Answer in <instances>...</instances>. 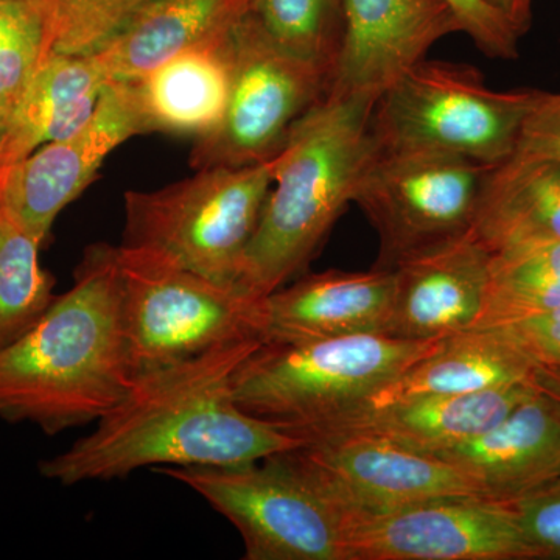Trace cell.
Instances as JSON below:
<instances>
[{"label": "cell", "instance_id": "cell-25", "mask_svg": "<svg viewBox=\"0 0 560 560\" xmlns=\"http://www.w3.org/2000/svg\"><path fill=\"white\" fill-rule=\"evenodd\" d=\"M40 243L0 212V350L51 307L55 280L39 264Z\"/></svg>", "mask_w": 560, "mask_h": 560}, {"label": "cell", "instance_id": "cell-12", "mask_svg": "<svg viewBox=\"0 0 560 560\" xmlns=\"http://www.w3.org/2000/svg\"><path fill=\"white\" fill-rule=\"evenodd\" d=\"M346 560H530L511 504L448 497L355 515Z\"/></svg>", "mask_w": 560, "mask_h": 560}, {"label": "cell", "instance_id": "cell-35", "mask_svg": "<svg viewBox=\"0 0 560 560\" xmlns=\"http://www.w3.org/2000/svg\"><path fill=\"white\" fill-rule=\"evenodd\" d=\"M11 109H13V102L0 101V150L9 130Z\"/></svg>", "mask_w": 560, "mask_h": 560}, {"label": "cell", "instance_id": "cell-14", "mask_svg": "<svg viewBox=\"0 0 560 560\" xmlns=\"http://www.w3.org/2000/svg\"><path fill=\"white\" fill-rule=\"evenodd\" d=\"M345 28L326 97L377 102L427 51L460 32L444 0H342Z\"/></svg>", "mask_w": 560, "mask_h": 560}, {"label": "cell", "instance_id": "cell-4", "mask_svg": "<svg viewBox=\"0 0 560 560\" xmlns=\"http://www.w3.org/2000/svg\"><path fill=\"white\" fill-rule=\"evenodd\" d=\"M442 340L360 334L287 345L261 342L235 371V404L301 438L357 410Z\"/></svg>", "mask_w": 560, "mask_h": 560}, {"label": "cell", "instance_id": "cell-33", "mask_svg": "<svg viewBox=\"0 0 560 560\" xmlns=\"http://www.w3.org/2000/svg\"><path fill=\"white\" fill-rule=\"evenodd\" d=\"M490 9L500 13L518 35L523 36L528 32L530 20H533L534 0H482Z\"/></svg>", "mask_w": 560, "mask_h": 560}, {"label": "cell", "instance_id": "cell-18", "mask_svg": "<svg viewBox=\"0 0 560 560\" xmlns=\"http://www.w3.org/2000/svg\"><path fill=\"white\" fill-rule=\"evenodd\" d=\"M536 389L534 383H522L477 393L397 401L350 412L304 436L319 431L360 430L385 438L408 451L438 456L499 425Z\"/></svg>", "mask_w": 560, "mask_h": 560}, {"label": "cell", "instance_id": "cell-3", "mask_svg": "<svg viewBox=\"0 0 560 560\" xmlns=\"http://www.w3.org/2000/svg\"><path fill=\"white\" fill-rule=\"evenodd\" d=\"M374 105L366 98L324 97L291 128L243 259L242 294L261 300L311 264L375 153Z\"/></svg>", "mask_w": 560, "mask_h": 560}, {"label": "cell", "instance_id": "cell-34", "mask_svg": "<svg viewBox=\"0 0 560 560\" xmlns=\"http://www.w3.org/2000/svg\"><path fill=\"white\" fill-rule=\"evenodd\" d=\"M534 385L537 386L548 396L555 397L560 401V370H551V368H537Z\"/></svg>", "mask_w": 560, "mask_h": 560}, {"label": "cell", "instance_id": "cell-13", "mask_svg": "<svg viewBox=\"0 0 560 560\" xmlns=\"http://www.w3.org/2000/svg\"><path fill=\"white\" fill-rule=\"evenodd\" d=\"M138 135L127 88L109 81L81 130L0 168V212L43 245L61 210L90 187L110 151Z\"/></svg>", "mask_w": 560, "mask_h": 560}, {"label": "cell", "instance_id": "cell-7", "mask_svg": "<svg viewBox=\"0 0 560 560\" xmlns=\"http://www.w3.org/2000/svg\"><path fill=\"white\" fill-rule=\"evenodd\" d=\"M121 326L132 377L259 340V302L173 261L117 246Z\"/></svg>", "mask_w": 560, "mask_h": 560}, {"label": "cell", "instance_id": "cell-9", "mask_svg": "<svg viewBox=\"0 0 560 560\" xmlns=\"http://www.w3.org/2000/svg\"><path fill=\"white\" fill-rule=\"evenodd\" d=\"M230 101L215 130L195 140V171L271 161L320 101L330 72L280 46L254 13L226 40Z\"/></svg>", "mask_w": 560, "mask_h": 560}, {"label": "cell", "instance_id": "cell-15", "mask_svg": "<svg viewBox=\"0 0 560 560\" xmlns=\"http://www.w3.org/2000/svg\"><path fill=\"white\" fill-rule=\"evenodd\" d=\"M490 253L471 231L401 259L385 335L434 341L475 329L485 304Z\"/></svg>", "mask_w": 560, "mask_h": 560}, {"label": "cell", "instance_id": "cell-22", "mask_svg": "<svg viewBox=\"0 0 560 560\" xmlns=\"http://www.w3.org/2000/svg\"><path fill=\"white\" fill-rule=\"evenodd\" d=\"M257 0H156L97 54L109 81L132 80L180 51L213 46L256 9Z\"/></svg>", "mask_w": 560, "mask_h": 560}, {"label": "cell", "instance_id": "cell-31", "mask_svg": "<svg viewBox=\"0 0 560 560\" xmlns=\"http://www.w3.org/2000/svg\"><path fill=\"white\" fill-rule=\"evenodd\" d=\"M493 329L503 331L537 368L560 370V307Z\"/></svg>", "mask_w": 560, "mask_h": 560}, {"label": "cell", "instance_id": "cell-26", "mask_svg": "<svg viewBox=\"0 0 560 560\" xmlns=\"http://www.w3.org/2000/svg\"><path fill=\"white\" fill-rule=\"evenodd\" d=\"M254 16L291 54L329 70L342 38V0H257Z\"/></svg>", "mask_w": 560, "mask_h": 560}, {"label": "cell", "instance_id": "cell-10", "mask_svg": "<svg viewBox=\"0 0 560 560\" xmlns=\"http://www.w3.org/2000/svg\"><path fill=\"white\" fill-rule=\"evenodd\" d=\"M492 165L429 151L375 150L352 200L381 241L374 268L393 270L405 257L469 232Z\"/></svg>", "mask_w": 560, "mask_h": 560}, {"label": "cell", "instance_id": "cell-24", "mask_svg": "<svg viewBox=\"0 0 560 560\" xmlns=\"http://www.w3.org/2000/svg\"><path fill=\"white\" fill-rule=\"evenodd\" d=\"M560 307V243L490 254L488 285L475 329H493Z\"/></svg>", "mask_w": 560, "mask_h": 560}, {"label": "cell", "instance_id": "cell-16", "mask_svg": "<svg viewBox=\"0 0 560 560\" xmlns=\"http://www.w3.org/2000/svg\"><path fill=\"white\" fill-rule=\"evenodd\" d=\"M394 272L374 268L302 276L259 302L264 345L385 334L393 305Z\"/></svg>", "mask_w": 560, "mask_h": 560}, {"label": "cell", "instance_id": "cell-23", "mask_svg": "<svg viewBox=\"0 0 560 560\" xmlns=\"http://www.w3.org/2000/svg\"><path fill=\"white\" fill-rule=\"evenodd\" d=\"M470 231L490 254L560 243V162L514 153L493 164Z\"/></svg>", "mask_w": 560, "mask_h": 560}, {"label": "cell", "instance_id": "cell-5", "mask_svg": "<svg viewBox=\"0 0 560 560\" xmlns=\"http://www.w3.org/2000/svg\"><path fill=\"white\" fill-rule=\"evenodd\" d=\"M275 165L276 156L245 167L202 168L160 190L127 191L119 246L237 289Z\"/></svg>", "mask_w": 560, "mask_h": 560}, {"label": "cell", "instance_id": "cell-28", "mask_svg": "<svg viewBox=\"0 0 560 560\" xmlns=\"http://www.w3.org/2000/svg\"><path fill=\"white\" fill-rule=\"evenodd\" d=\"M55 33V51L94 55L156 0H43Z\"/></svg>", "mask_w": 560, "mask_h": 560}, {"label": "cell", "instance_id": "cell-21", "mask_svg": "<svg viewBox=\"0 0 560 560\" xmlns=\"http://www.w3.org/2000/svg\"><path fill=\"white\" fill-rule=\"evenodd\" d=\"M108 83L95 55L54 51L13 103L0 168L75 135L90 121Z\"/></svg>", "mask_w": 560, "mask_h": 560}, {"label": "cell", "instance_id": "cell-11", "mask_svg": "<svg viewBox=\"0 0 560 560\" xmlns=\"http://www.w3.org/2000/svg\"><path fill=\"white\" fill-rule=\"evenodd\" d=\"M283 452L291 466L329 497L346 518L448 497H480L455 467L360 430L302 438Z\"/></svg>", "mask_w": 560, "mask_h": 560}, {"label": "cell", "instance_id": "cell-29", "mask_svg": "<svg viewBox=\"0 0 560 560\" xmlns=\"http://www.w3.org/2000/svg\"><path fill=\"white\" fill-rule=\"evenodd\" d=\"M529 558L560 560V477L512 501Z\"/></svg>", "mask_w": 560, "mask_h": 560}, {"label": "cell", "instance_id": "cell-17", "mask_svg": "<svg viewBox=\"0 0 560 560\" xmlns=\"http://www.w3.org/2000/svg\"><path fill=\"white\" fill-rule=\"evenodd\" d=\"M481 499L512 503L560 477V401L537 388L481 436L438 455Z\"/></svg>", "mask_w": 560, "mask_h": 560}, {"label": "cell", "instance_id": "cell-1", "mask_svg": "<svg viewBox=\"0 0 560 560\" xmlns=\"http://www.w3.org/2000/svg\"><path fill=\"white\" fill-rule=\"evenodd\" d=\"M260 345L234 342L136 375L97 429L40 460V475L75 486L117 480L143 467L243 466L300 447L304 440L235 404V371Z\"/></svg>", "mask_w": 560, "mask_h": 560}, {"label": "cell", "instance_id": "cell-6", "mask_svg": "<svg viewBox=\"0 0 560 560\" xmlns=\"http://www.w3.org/2000/svg\"><path fill=\"white\" fill-rule=\"evenodd\" d=\"M540 91H493L477 69L420 61L375 102L371 135L381 153L429 151L499 164L517 149Z\"/></svg>", "mask_w": 560, "mask_h": 560}, {"label": "cell", "instance_id": "cell-32", "mask_svg": "<svg viewBox=\"0 0 560 560\" xmlns=\"http://www.w3.org/2000/svg\"><path fill=\"white\" fill-rule=\"evenodd\" d=\"M515 153L560 162V92H540L523 124Z\"/></svg>", "mask_w": 560, "mask_h": 560}, {"label": "cell", "instance_id": "cell-20", "mask_svg": "<svg viewBox=\"0 0 560 560\" xmlns=\"http://www.w3.org/2000/svg\"><path fill=\"white\" fill-rule=\"evenodd\" d=\"M536 372V364L503 331H460L444 338L433 352L385 383L353 411L372 410L419 397L477 393L534 383Z\"/></svg>", "mask_w": 560, "mask_h": 560}, {"label": "cell", "instance_id": "cell-30", "mask_svg": "<svg viewBox=\"0 0 560 560\" xmlns=\"http://www.w3.org/2000/svg\"><path fill=\"white\" fill-rule=\"evenodd\" d=\"M478 49L488 57L512 60L518 54V32L482 0H444Z\"/></svg>", "mask_w": 560, "mask_h": 560}, {"label": "cell", "instance_id": "cell-8", "mask_svg": "<svg viewBox=\"0 0 560 560\" xmlns=\"http://www.w3.org/2000/svg\"><path fill=\"white\" fill-rule=\"evenodd\" d=\"M237 528L246 560H346V518L282 453L221 467H158Z\"/></svg>", "mask_w": 560, "mask_h": 560}, {"label": "cell", "instance_id": "cell-2", "mask_svg": "<svg viewBox=\"0 0 560 560\" xmlns=\"http://www.w3.org/2000/svg\"><path fill=\"white\" fill-rule=\"evenodd\" d=\"M117 246L84 253L72 289L0 350V418L57 434L97 422L130 390Z\"/></svg>", "mask_w": 560, "mask_h": 560}, {"label": "cell", "instance_id": "cell-19", "mask_svg": "<svg viewBox=\"0 0 560 560\" xmlns=\"http://www.w3.org/2000/svg\"><path fill=\"white\" fill-rule=\"evenodd\" d=\"M226 40L180 51L136 79L120 80L142 135L165 132L198 139L219 127L230 101Z\"/></svg>", "mask_w": 560, "mask_h": 560}, {"label": "cell", "instance_id": "cell-27", "mask_svg": "<svg viewBox=\"0 0 560 560\" xmlns=\"http://www.w3.org/2000/svg\"><path fill=\"white\" fill-rule=\"evenodd\" d=\"M55 51L43 0H0V101L13 102Z\"/></svg>", "mask_w": 560, "mask_h": 560}]
</instances>
